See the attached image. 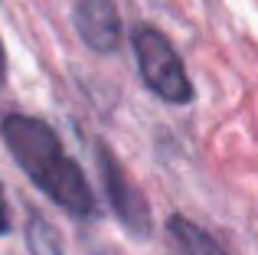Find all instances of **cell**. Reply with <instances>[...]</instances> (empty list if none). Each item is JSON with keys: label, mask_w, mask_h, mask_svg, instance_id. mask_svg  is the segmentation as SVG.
Listing matches in <instances>:
<instances>
[{"label": "cell", "mask_w": 258, "mask_h": 255, "mask_svg": "<svg viewBox=\"0 0 258 255\" xmlns=\"http://www.w3.org/2000/svg\"><path fill=\"white\" fill-rule=\"evenodd\" d=\"M134 56H138L141 76H144L147 89L157 98L170 105H186L193 98V85L186 79V69H183L176 49L170 46V39L164 36L154 26H141L134 33Z\"/></svg>", "instance_id": "2"}, {"label": "cell", "mask_w": 258, "mask_h": 255, "mask_svg": "<svg viewBox=\"0 0 258 255\" xmlns=\"http://www.w3.org/2000/svg\"><path fill=\"white\" fill-rule=\"evenodd\" d=\"M76 26L85 46L95 52H114L121 43V17L111 0H79Z\"/></svg>", "instance_id": "4"}, {"label": "cell", "mask_w": 258, "mask_h": 255, "mask_svg": "<svg viewBox=\"0 0 258 255\" xmlns=\"http://www.w3.org/2000/svg\"><path fill=\"white\" fill-rule=\"evenodd\" d=\"M4 76H7V56H4V43H0V85H4Z\"/></svg>", "instance_id": "8"}, {"label": "cell", "mask_w": 258, "mask_h": 255, "mask_svg": "<svg viewBox=\"0 0 258 255\" xmlns=\"http://www.w3.org/2000/svg\"><path fill=\"white\" fill-rule=\"evenodd\" d=\"M95 160H98V173H101V180H105V193H108V203H111L114 216L131 232L147 236V232H151V210H147L144 193L127 180L124 167L118 164V157H114L105 144H98V157Z\"/></svg>", "instance_id": "3"}, {"label": "cell", "mask_w": 258, "mask_h": 255, "mask_svg": "<svg viewBox=\"0 0 258 255\" xmlns=\"http://www.w3.org/2000/svg\"><path fill=\"white\" fill-rule=\"evenodd\" d=\"M26 245H30V255H62L59 232L39 213H30V219H26Z\"/></svg>", "instance_id": "6"}, {"label": "cell", "mask_w": 258, "mask_h": 255, "mask_svg": "<svg viewBox=\"0 0 258 255\" xmlns=\"http://www.w3.org/2000/svg\"><path fill=\"white\" fill-rule=\"evenodd\" d=\"M10 229V213H7V200H4V190H0V236Z\"/></svg>", "instance_id": "7"}, {"label": "cell", "mask_w": 258, "mask_h": 255, "mask_svg": "<svg viewBox=\"0 0 258 255\" xmlns=\"http://www.w3.org/2000/svg\"><path fill=\"white\" fill-rule=\"evenodd\" d=\"M170 232H173L176 242L183 245L186 255H226V249H222L206 229H200L196 223H189V219H183V216L170 219Z\"/></svg>", "instance_id": "5"}, {"label": "cell", "mask_w": 258, "mask_h": 255, "mask_svg": "<svg viewBox=\"0 0 258 255\" xmlns=\"http://www.w3.org/2000/svg\"><path fill=\"white\" fill-rule=\"evenodd\" d=\"M0 138L7 141L13 160L33 177V183L72 216H92L95 197L76 160L62 154V144L49 124L26 115H7L0 121Z\"/></svg>", "instance_id": "1"}]
</instances>
